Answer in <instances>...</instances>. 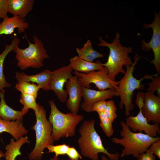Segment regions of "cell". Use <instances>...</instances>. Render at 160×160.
I'll return each instance as SVG.
<instances>
[{
  "instance_id": "obj_1",
  "label": "cell",
  "mask_w": 160,
  "mask_h": 160,
  "mask_svg": "<svg viewBox=\"0 0 160 160\" xmlns=\"http://www.w3.org/2000/svg\"><path fill=\"white\" fill-rule=\"evenodd\" d=\"M95 123L94 119L85 120L78 130L81 136L78 143L81 154L92 160H98L99 153H102L110 160H118L119 155L117 152L111 153L104 148L100 136L95 129Z\"/></svg>"
},
{
  "instance_id": "obj_2",
  "label": "cell",
  "mask_w": 160,
  "mask_h": 160,
  "mask_svg": "<svg viewBox=\"0 0 160 160\" xmlns=\"http://www.w3.org/2000/svg\"><path fill=\"white\" fill-rule=\"evenodd\" d=\"M140 57L136 54L134 56V61L131 65H125L126 73L123 77L118 81L119 84L115 89L114 96H119L120 101L119 107L122 109L124 105L125 107V114L126 116H129V112L133 109L134 105L132 101L134 97V92L136 89L142 90L145 87V85L141 84V82L145 79H151L153 76H157L158 73L149 75H145L140 79H137L134 77L133 72L137 62Z\"/></svg>"
},
{
  "instance_id": "obj_3",
  "label": "cell",
  "mask_w": 160,
  "mask_h": 160,
  "mask_svg": "<svg viewBox=\"0 0 160 160\" xmlns=\"http://www.w3.org/2000/svg\"><path fill=\"white\" fill-rule=\"evenodd\" d=\"M122 127L120 135L121 139L112 138L113 143L124 147L121 157L132 155L137 159L140 155L145 152L154 142L160 140L158 136L152 137L142 133H136L132 131L123 121L120 122Z\"/></svg>"
},
{
  "instance_id": "obj_4",
  "label": "cell",
  "mask_w": 160,
  "mask_h": 160,
  "mask_svg": "<svg viewBox=\"0 0 160 160\" xmlns=\"http://www.w3.org/2000/svg\"><path fill=\"white\" fill-rule=\"evenodd\" d=\"M119 33H116L115 38L111 43L106 42L101 37L98 38L99 42L98 45L108 47L110 53L107 62L101 64L107 68L109 77L112 80L115 81V77L120 73L124 74L126 71L123 66L127 65H131L133 64L129 54L132 51V48L123 46L121 44Z\"/></svg>"
},
{
  "instance_id": "obj_5",
  "label": "cell",
  "mask_w": 160,
  "mask_h": 160,
  "mask_svg": "<svg viewBox=\"0 0 160 160\" xmlns=\"http://www.w3.org/2000/svg\"><path fill=\"white\" fill-rule=\"evenodd\" d=\"M49 103L50 108L49 121L52 126L53 139L56 141L74 136L77 126L84 119L83 116L71 112L63 113L57 108L54 100H50Z\"/></svg>"
},
{
  "instance_id": "obj_6",
  "label": "cell",
  "mask_w": 160,
  "mask_h": 160,
  "mask_svg": "<svg viewBox=\"0 0 160 160\" xmlns=\"http://www.w3.org/2000/svg\"><path fill=\"white\" fill-rule=\"evenodd\" d=\"M34 113L36 121L31 129L35 131L36 143L28 157L30 160H40L44 149L53 145L55 141L52 136V125L47 119L44 107L39 104L38 109Z\"/></svg>"
},
{
  "instance_id": "obj_7",
  "label": "cell",
  "mask_w": 160,
  "mask_h": 160,
  "mask_svg": "<svg viewBox=\"0 0 160 160\" xmlns=\"http://www.w3.org/2000/svg\"><path fill=\"white\" fill-rule=\"evenodd\" d=\"M28 41L29 45L25 49L16 47L13 51L16 53L15 58L18 67L23 70L29 68H39L44 65L43 62L50 57L47 52L42 41L36 36L33 37V43Z\"/></svg>"
},
{
  "instance_id": "obj_8",
  "label": "cell",
  "mask_w": 160,
  "mask_h": 160,
  "mask_svg": "<svg viewBox=\"0 0 160 160\" xmlns=\"http://www.w3.org/2000/svg\"><path fill=\"white\" fill-rule=\"evenodd\" d=\"M108 69L105 67L101 70L92 71L87 73L73 72L83 87L90 89V84L93 83L99 90L111 88L116 89L119 85V82L111 80L108 76Z\"/></svg>"
},
{
  "instance_id": "obj_9",
  "label": "cell",
  "mask_w": 160,
  "mask_h": 160,
  "mask_svg": "<svg viewBox=\"0 0 160 160\" xmlns=\"http://www.w3.org/2000/svg\"><path fill=\"white\" fill-rule=\"evenodd\" d=\"M145 28H151L153 29V34L149 42L147 43L144 40L141 41L142 49L144 51L148 52L152 50L153 52L154 58L151 62L154 65L156 71L159 74L160 73V13L155 12L154 20L152 23L144 24Z\"/></svg>"
},
{
  "instance_id": "obj_10",
  "label": "cell",
  "mask_w": 160,
  "mask_h": 160,
  "mask_svg": "<svg viewBox=\"0 0 160 160\" xmlns=\"http://www.w3.org/2000/svg\"><path fill=\"white\" fill-rule=\"evenodd\" d=\"M65 90L69 95L66 105L70 112L78 114L82 97V86L77 76L75 75L65 83Z\"/></svg>"
},
{
  "instance_id": "obj_11",
  "label": "cell",
  "mask_w": 160,
  "mask_h": 160,
  "mask_svg": "<svg viewBox=\"0 0 160 160\" xmlns=\"http://www.w3.org/2000/svg\"><path fill=\"white\" fill-rule=\"evenodd\" d=\"M73 70L68 65L63 66L53 71L51 90L62 102H65L67 98L68 94L64 89V85L73 76L71 73Z\"/></svg>"
},
{
  "instance_id": "obj_12",
  "label": "cell",
  "mask_w": 160,
  "mask_h": 160,
  "mask_svg": "<svg viewBox=\"0 0 160 160\" xmlns=\"http://www.w3.org/2000/svg\"><path fill=\"white\" fill-rule=\"evenodd\" d=\"M148 123L140 110L136 116H128L125 123L133 132L142 133L144 131L150 137H156L160 132L159 124H151Z\"/></svg>"
},
{
  "instance_id": "obj_13",
  "label": "cell",
  "mask_w": 160,
  "mask_h": 160,
  "mask_svg": "<svg viewBox=\"0 0 160 160\" xmlns=\"http://www.w3.org/2000/svg\"><path fill=\"white\" fill-rule=\"evenodd\" d=\"M82 97L84 100L81 105L82 109L87 113L92 112V106L95 102L101 100L112 98L115 90L111 88L103 90H96L82 87Z\"/></svg>"
},
{
  "instance_id": "obj_14",
  "label": "cell",
  "mask_w": 160,
  "mask_h": 160,
  "mask_svg": "<svg viewBox=\"0 0 160 160\" xmlns=\"http://www.w3.org/2000/svg\"><path fill=\"white\" fill-rule=\"evenodd\" d=\"M148 122L160 123V95L149 92L145 93L144 105L141 110Z\"/></svg>"
},
{
  "instance_id": "obj_15",
  "label": "cell",
  "mask_w": 160,
  "mask_h": 160,
  "mask_svg": "<svg viewBox=\"0 0 160 160\" xmlns=\"http://www.w3.org/2000/svg\"><path fill=\"white\" fill-rule=\"evenodd\" d=\"M53 72L48 69L44 70L37 74L29 75L23 72H17L15 78L17 81H24L36 83L40 88L45 91L51 90V83Z\"/></svg>"
},
{
  "instance_id": "obj_16",
  "label": "cell",
  "mask_w": 160,
  "mask_h": 160,
  "mask_svg": "<svg viewBox=\"0 0 160 160\" xmlns=\"http://www.w3.org/2000/svg\"><path fill=\"white\" fill-rule=\"evenodd\" d=\"M29 26L24 19L17 16L9 17L7 16L0 23V35L11 34L15 28L19 33H24Z\"/></svg>"
},
{
  "instance_id": "obj_17",
  "label": "cell",
  "mask_w": 160,
  "mask_h": 160,
  "mask_svg": "<svg viewBox=\"0 0 160 160\" xmlns=\"http://www.w3.org/2000/svg\"><path fill=\"white\" fill-rule=\"evenodd\" d=\"M3 132L9 133L15 140L26 135L28 131L23 125V117L14 121L0 119V134Z\"/></svg>"
},
{
  "instance_id": "obj_18",
  "label": "cell",
  "mask_w": 160,
  "mask_h": 160,
  "mask_svg": "<svg viewBox=\"0 0 160 160\" xmlns=\"http://www.w3.org/2000/svg\"><path fill=\"white\" fill-rule=\"evenodd\" d=\"M34 0H9L8 12L24 19L32 9Z\"/></svg>"
},
{
  "instance_id": "obj_19",
  "label": "cell",
  "mask_w": 160,
  "mask_h": 160,
  "mask_svg": "<svg viewBox=\"0 0 160 160\" xmlns=\"http://www.w3.org/2000/svg\"><path fill=\"white\" fill-rule=\"evenodd\" d=\"M69 62L68 65L73 70L80 73H87L92 71L101 70L104 67L99 60L95 63L91 62L81 59L78 56L70 58Z\"/></svg>"
},
{
  "instance_id": "obj_20",
  "label": "cell",
  "mask_w": 160,
  "mask_h": 160,
  "mask_svg": "<svg viewBox=\"0 0 160 160\" xmlns=\"http://www.w3.org/2000/svg\"><path fill=\"white\" fill-rule=\"evenodd\" d=\"M29 143L27 136L22 137L16 141L14 138L11 139L10 143L5 147L6 151L4 153L5 160H15L18 156L21 155L20 149L23 145Z\"/></svg>"
},
{
  "instance_id": "obj_21",
  "label": "cell",
  "mask_w": 160,
  "mask_h": 160,
  "mask_svg": "<svg viewBox=\"0 0 160 160\" xmlns=\"http://www.w3.org/2000/svg\"><path fill=\"white\" fill-rule=\"evenodd\" d=\"M5 90L0 92V119L5 121H15L23 117L21 111H17L12 109L5 102L4 94Z\"/></svg>"
},
{
  "instance_id": "obj_22",
  "label": "cell",
  "mask_w": 160,
  "mask_h": 160,
  "mask_svg": "<svg viewBox=\"0 0 160 160\" xmlns=\"http://www.w3.org/2000/svg\"><path fill=\"white\" fill-rule=\"evenodd\" d=\"M20 40L16 37L13 38L12 43L6 45L5 49L2 53L0 54V92L4 88L9 87L10 84L6 80L3 72V65L4 60L7 55L15 48L18 46Z\"/></svg>"
},
{
  "instance_id": "obj_23",
  "label": "cell",
  "mask_w": 160,
  "mask_h": 160,
  "mask_svg": "<svg viewBox=\"0 0 160 160\" xmlns=\"http://www.w3.org/2000/svg\"><path fill=\"white\" fill-rule=\"evenodd\" d=\"M78 56L82 59L92 62L95 59L103 57V55L95 50L93 48L89 39L88 40L83 47L79 49L76 48Z\"/></svg>"
},
{
  "instance_id": "obj_24",
  "label": "cell",
  "mask_w": 160,
  "mask_h": 160,
  "mask_svg": "<svg viewBox=\"0 0 160 160\" xmlns=\"http://www.w3.org/2000/svg\"><path fill=\"white\" fill-rule=\"evenodd\" d=\"M36 98L33 96L24 94H21L20 101L23 105L21 111L22 116L23 117L26 114L30 109H33L34 112L38 109L39 103H37L36 101Z\"/></svg>"
},
{
  "instance_id": "obj_25",
  "label": "cell",
  "mask_w": 160,
  "mask_h": 160,
  "mask_svg": "<svg viewBox=\"0 0 160 160\" xmlns=\"http://www.w3.org/2000/svg\"><path fill=\"white\" fill-rule=\"evenodd\" d=\"M15 88L21 94L32 95L36 99L38 92L40 89L37 85L34 83H30L23 81H17L16 84Z\"/></svg>"
},
{
  "instance_id": "obj_26",
  "label": "cell",
  "mask_w": 160,
  "mask_h": 160,
  "mask_svg": "<svg viewBox=\"0 0 160 160\" xmlns=\"http://www.w3.org/2000/svg\"><path fill=\"white\" fill-rule=\"evenodd\" d=\"M100 121V126L106 136L111 137L113 134L112 122L108 119L104 112L98 113Z\"/></svg>"
},
{
  "instance_id": "obj_27",
  "label": "cell",
  "mask_w": 160,
  "mask_h": 160,
  "mask_svg": "<svg viewBox=\"0 0 160 160\" xmlns=\"http://www.w3.org/2000/svg\"><path fill=\"white\" fill-rule=\"evenodd\" d=\"M70 147L69 145L65 143L56 145H52L47 147V153H54L55 154L54 157H58L60 155H66Z\"/></svg>"
},
{
  "instance_id": "obj_28",
  "label": "cell",
  "mask_w": 160,
  "mask_h": 160,
  "mask_svg": "<svg viewBox=\"0 0 160 160\" xmlns=\"http://www.w3.org/2000/svg\"><path fill=\"white\" fill-rule=\"evenodd\" d=\"M117 110V108L115 105L114 101L111 100L107 101L103 112L111 121L113 123L117 116L116 113Z\"/></svg>"
},
{
  "instance_id": "obj_29",
  "label": "cell",
  "mask_w": 160,
  "mask_h": 160,
  "mask_svg": "<svg viewBox=\"0 0 160 160\" xmlns=\"http://www.w3.org/2000/svg\"><path fill=\"white\" fill-rule=\"evenodd\" d=\"M152 81L148 84L149 87L146 89L148 92L154 93L155 91L160 95V76H158L151 79Z\"/></svg>"
},
{
  "instance_id": "obj_30",
  "label": "cell",
  "mask_w": 160,
  "mask_h": 160,
  "mask_svg": "<svg viewBox=\"0 0 160 160\" xmlns=\"http://www.w3.org/2000/svg\"><path fill=\"white\" fill-rule=\"evenodd\" d=\"M107 101L105 100H101L98 101L92 105V111H96L98 113L103 112L106 107Z\"/></svg>"
},
{
  "instance_id": "obj_31",
  "label": "cell",
  "mask_w": 160,
  "mask_h": 160,
  "mask_svg": "<svg viewBox=\"0 0 160 160\" xmlns=\"http://www.w3.org/2000/svg\"><path fill=\"white\" fill-rule=\"evenodd\" d=\"M9 0H0V19H4L8 12Z\"/></svg>"
},
{
  "instance_id": "obj_32",
  "label": "cell",
  "mask_w": 160,
  "mask_h": 160,
  "mask_svg": "<svg viewBox=\"0 0 160 160\" xmlns=\"http://www.w3.org/2000/svg\"><path fill=\"white\" fill-rule=\"evenodd\" d=\"M66 155L71 160H79L82 158L81 154L73 146L70 147Z\"/></svg>"
},
{
  "instance_id": "obj_33",
  "label": "cell",
  "mask_w": 160,
  "mask_h": 160,
  "mask_svg": "<svg viewBox=\"0 0 160 160\" xmlns=\"http://www.w3.org/2000/svg\"><path fill=\"white\" fill-rule=\"evenodd\" d=\"M148 150L155 155L160 159V140L152 144L149 147Z\"/></svg>"
},
{
  "instance_id": "obj_34",
  "label": "cell",
  "mask_w": 160,
  "mask_h": 160,
  "mask_svg": "<svg viewBox=\"0 0 160 160\" xmlns=\"http://www.w3.org/2000/svg\"><path fill=\"white\" fill-rule=\"evenodd\" d=\"M145 93L142 92H138L136 94L135 103L137 106L141 110L144 105Z\"/></svg>"
},
{
  "instance_id": "obj_35",
  "label": "cell",
  "mask_w": 160,
  "mask_h": 160,
  "mask_svg": "<svg viewBox=\"0 0 160 160\" xmlns=\"http://www.w3.org/2000/svg\"><path fill=\"white\" fill-rule=\"evenodd\" d=\"M156 156L149 150L139 156L137 160H155Z\"/></svg>"
},
{
  "instance_id": "obj_36",
  "label": "cell",
  "mask_w": 160,
  "mask_h": 160,
  "mask_svg": "<svg viewBox=\"0 0 160 160\" xmlns=\"http://www.w3.org/2000/svg\"><path fill=\"white\" fill-rule=\"evenodd\" d=\"M102 160H110L108 159L106 156L104 154H102L101 156Z\"/></svg>"
},
{
  "instance_id": "obj_37",
  "label": "cell",
  "mask_w": 160,
  "mask_h": 160,
  "mask_svg": "<svg viewBox=\"0 0 160 160\" xmlns=\"http://www.w3.org/2000/svg\"><path fill=\"white\" fill-rule=\"evenodd\" d=\"M3 157H4V153L0 149V159Z\"/></svg>"
},
{
  "instance_id": "obj_38",
  "label": "cell",
  "mask_w": 160,
  "mask_h": 160,
  "mask_svg": "<svg viewBox=\"0 0 160 160\" xmlns=\"http://www.w3.org/2000/svg\"><path fill=\"white\" fill-rule=\"evenodd\" d=\"M49 160H64L63 159H60L58 158V157H54L53 158H51Z\"/></svg>"
}]
</instances>
